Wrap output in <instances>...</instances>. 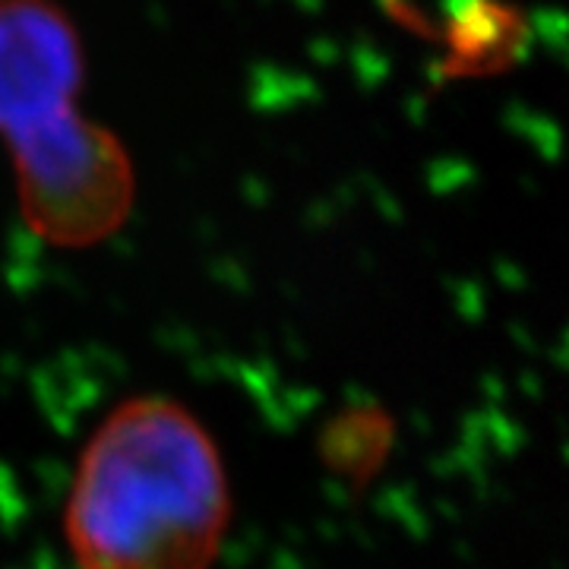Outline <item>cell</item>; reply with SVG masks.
Returning <instances> with one entry per match:
<instances>
[{
  "instance_id": "277c9868",
  "label": "cell",
  "mask_w": 569,
  "mask_h": 569,
  "mask_svg": "<svg viewBox=\"0 0 569 569\" xmlns=\"http://www.w3.org/2000/svg\"><path fill=\"white\" fill-rule=\"evenodd\" d=\"M538 29H541V36L548 41H567L569 36V17L563 10H538Z\"/></svg>"
},
{
  "instance_id": "7a4b0ae2",
  "label": "cell",
  "mask_w": 569,
  "mask_h": 569,
  "mask_svg": "<svg viewBox=\"0 0 569 569\" xmlns=\"http://www.w3.org/2000/svg\"><path fill=\"white\" fill-rule=\"evenodd\" d=\"M82 80L80 32L54 0H0V140L22 222L61 250L104 244L137 203L133 159L80 111Z\"/></svg>"
},
{
  "instance_id": "3957f363",
  "label": "cell",
  "mask_w": 569,
  "mask_h": 569,
  "mask_svg": "<svg viewBox=\"0 0 569 569\" xmlns=\"http://www.w3.org/2000/svg\"><path fill=\"white\" fill-rule=\"evenodd\" d=\"M516 26L509 10H497L488 0H468L456 10V44L466 54H478L503 39V29Z\"/></svg>"
},
{
  "instance_id": "6da1fadb",
  "label": "cell",
  "mask_w": 569,
  "mask_h": 569,
  "mask_svg": "<svg viewBox=\"0 0 569 569\" xmlns=\"http://www.w3.org/2000/svg\"><path fill=\"white\" fill-rule=\"evenodd\" d=\"M228 526L222 449L183 402L130 396L86 437L63 500L77 569H212Z\"/></svg>"
}]
</instances>
